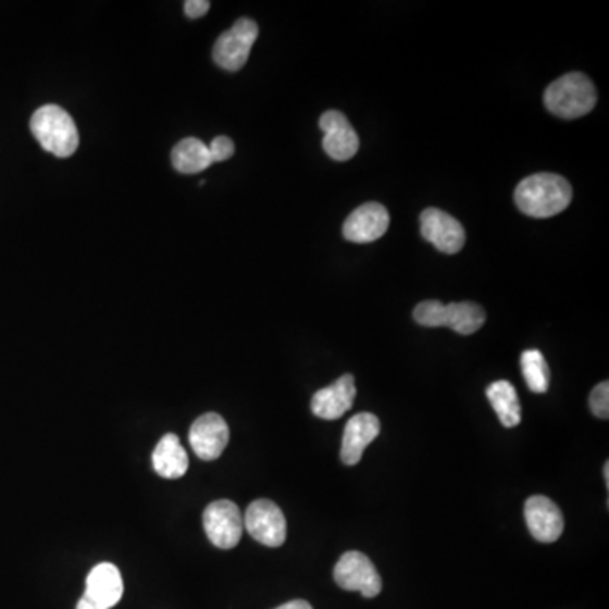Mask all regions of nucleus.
Segmentation results:
<instances>
[{
    "label": "nucleus",
    "instance_id": "obj_7",
    "mask_svg": "<svg viewBox=\"0 0 609 609\" xmlns=\"http://www.w3.org/2000/svg\"><path fill=\"white\" fill-rule=\"evenodd\" d=\"M207 537L221 550H231L243 537L244 518L236 502L219 499L203 511Z\"/></svg>",
    "mask_w": 609,
    "mask_h": 609
},
{
    "label": "nucleus",
    "instance_id": "obj_13",
    "mask_svg": "<svg viewBox=\"0 0 609 609\" xmlns=\"http://www.w3.org/2000/svg\"><path fill=\"white\" fill-rule=\"evenodd\" d=\"M389 227V213L377 202L364 203L344 222L343 234L350 243L368 244L385 236Z\"/></svg>",
    "mask_w": 609,
    "mask_h": 609
},
{
    "label": "nucleus",
    "instance_id": "obj_19",
    "mask_svg": "<svg viewBox=\"0 0 609 609\" xmlns=\"http://www.w3.org/2000/svg\"><path fill=\"white\" fill-rule=\"evenodd\" d=\"M172 163L176 172L185 173V175L203 172L213 164L209 146L194 137L183 139L173 148Z\"/></svg>",
    "mask_w": 609,
    "mask_h": 609
},
{
    "label": "nucleus",
    "instance_id": "obj_1",
    "mask_svg": "<svg viewBox=\"0 0 609 609\" xmlns=\"http://www.w3.org/2000/svg\"><path fill=\"white\" fill-rule=\"evenodd\" d=\"M514 202L530 217H554L571 206L572 187L556 173H537L518 183Z\"/></svg>",
    "mask_w": 609,
    "mask_h": 609
},
{
    "label": "nucleus",
    "instance_id": "obj_21",
    "mask_svg": "<svg viewBox=\"0 0 609 609\" xmlns=\"http://www.w3.org/2000/svg\"><path fill=\"white\" fill-rule=\"evenodd\" d=\"M591 410L598 419L608 420L609 417V383L602 381L591 393Z\"/></svg>",
    "mask_w": 609,
    "mask_h": 609
},
{
    "label": "nucleus",
    "instance_id": "obj_11",
    "mask_svg": "<svg viewBox=\"0 0 609 609\" xmlns=\"http://www.w3.org/2000/svg\"><path fill=\"white\" fill-rule=\"evenodd\" d=\"M191 449L202 461H215L228 444V426L217 413L198 417L190 428Z\"/></svg>",
    "mask_w": 609,
    "mask_h": 609
},
{
    "label": "nucleus",
    "instance_id": "obj_20",
    "mask_svg": "<svg viewBox=\"0 0 609 609\" xmlns=\"http://www.w3.org/2000/svg\"><path fill=\"white\" fill-rule=\"evenodd\" d=\"M520 365H522L523 377H525L530 391H547L548 385H550V370H548L547 361L540 350H525L520 358Z\"/></svg>",
    "mask_w": 609,
    "mask_h": 609
},
{
    "label": "nucleus",
    "instance_id": "obj_24",
    "mask_svg": "<svg viewBox=\"0 0 609 609\" xmlns=\"http://www.w3.org/2000/svg\"><path fill=\"white\" fill-rule=\"evenodd\" d=\"M274 609H313L310 602L303 601V599H295V601L285 602V605L278 606Z\"/></svg>",
    "mask_w": 609,
    "mask_h": 609
},
{
    "label": "nucleus",
    "instance_id": "obj_23",
    "mask_svg": "<svg viewBox=\"0 0 609 609\" xmlns=\"http://www.w3.org/2000/svg\"><path fill=\"white\" fill-rule=\"evenodd\" d=\"M209 0H188V2H185V14L190 20H200V17H203L209 12Z\"/></svg>",
    "mask_w": 609,
    "mask_h": 609
},
{
    "label": "nucleus",
    "instance_id": "obj_9",
    "mask_svg": "<svg viewBox=\"0 0 609 609\" xmlns=\"http://www.w3.org/2000/svg\"><path fill=\"white\" fill-rule=\"evenodd\" d=\"M420 231L423 239L434 244L446 254H456L465 244V231L461 222L440 209H425L420 215Z\"/></svg>",
    "mask_w": 609,
    "mask_h": 609
},
{
    "label": "nucleus",
    "instance_id": "obj_3",
    "mask_svg": "<svg viewBox=\"0 0 609 609\" xmlns=\"http://www.w3.org/2000/svg\"><path fill=\"white\" fill-rule=\"evenodd\" d=\"M598 102V94L589 76L572 72L560 76L545 90L544 103L547 111L557 117L579 119L589 114Z\"/></svg>",
    "mask_w": 609,
    "mask_h": 609
},
{
    "label": "nucleus",
    "instance_id": "obj_22",
    "mask_svg": "<svg viewBox=\"0 0 609 609\" xmlns=\"http://www.w3.org/2000/svg\"><path fill=\"white\" fill-rule=\"evenodd\" d=\"M209 151L212 163H221V161H227L228 158L233 157L236 146H234L233 139H228L227 136H219L210 142Z\"/></svg>",
    "mask_w": 609,
    "mask_h": 609
},
{
    "label": "nucleus",
    "instance_id": "obj_4",
    "mask_svg": "<svg viewBox=\"0 0 609 609\" xmlns=\"http://www.w3.org/2000/svg\"><path fill=\"white\" fill-rule=\"evenodd\" d=\"M413 319L423 327H449L461 335L480 331L486 322L483 307L472 301L444 304L437 300H426L417 304Z\"/></svg>",
    "mask_w": 609,
    "mask_h": 609
},
{
    "label": "nucleus",
    "instance_id": "obj_14",
    "mask_svg": "<svg viewBox=\"0 0 609 609\" xmlns=\"http://www.w3.org/2000/svg\"><path fill=\"white\" fill-rule=\"evenodd\" d=\"M381 432V423L376 415L362 411L347 422L344 428L340 459L346 465H356L361 462L362 453L376 440Z\"/></svg>",
    "mask_w": 609,
    "mask_h": 609
},
{
    "label": "nucleus",
    "instance_id": "obj_10",
    "mask_svg": "<svg viewBox=\"0 0 609 609\" xmlns=\"http://www.w3.org/2000/svg\"><path fill=\"white\" fill-rule=\"evenodd\" d=\"M324 130V151L335 161H349L359 151V136L349 119L339 111H327L320 117Z\"/></svg>",
    "mask_w": 609,
    "mask_h": 609
},
{
    "label": "nucleus",
    "instance_id": "obj_16",
    "mask_svg": "<svg viewBox=\"0 0 609 609\" xmlns=\"http://www.w3.org/2000/svg\"><path fill=\"white\" fill-rule=\"evenodd\" d=\"M124 594L122 575L114 563L102 562L91 569L85 587V598L99 609H111L121 601Z\"/></svg>",
    "mask_w": 609,
    "mask_h": 609
},
{
    "label": "nucleus",
    "instance_id": "obj_8",
    "mask_svg": "<svg viewBox=\"0 0 609 609\" xmlns=\"http://www.w3.org/2000/svg\"><path fill=\"white\" fill-rule=\"evenodd\" d=\"M244 529L266 547H282L286 540V518L270 499H256L244 514Z\"/></svg>",
    "mask_w": 609,
    "mask_h": 609
},
{
    "label": "nucleus",
    "instance_id": "obj_17",
    "mask_svg": "<svg viewBox=\"0 0 609 609\" xmlns=\"http://www.w3.org/2000/svg\"><path fill=\"white\" fill-rule=\"evenodd\" d=\"M152 468L164 480H179L188 469V456L175 434H166L152 452Z\"/></svg>",
    "mask_w": 609,
    "mask_h": 609
},
{
    "label": "nucleus",
    "instance_id": "obj_15",
    "mask_svg": "<svg viewBox=\"0 0 609 609\" xmlns=\"http://www.w3.org/2000/svg\"><path fill=\"white\" fill-rule=\"evenodd\" d=\"M356 380L352 374H344L327 388L319 389L312 398L313 415L322 420H337L346 415L355 405Z\"/></svg>",
    "mask_w": 609,
    "mask_h": 609
},
{
    "label": "nucleus",
    "instance_id": "obj_26",
    "mask_svg": "<svg viewBox=\"0 0 609 609\" xmlns=\"http://www.w3.org/2000/svg\"><path fill=\"white\" fill-rule=\"evenodd\" d=\"M605 480H606V486H609V464H608V462H606V464H605Z\"/></svg>",
    "mask_w": 609,
    "mask_h": 609
},
{
    "label": "nucleus",
    "instance_id": "obj_5",
    "mask_svg": "<svg viewBox=\"0 0 609 609\" xmlns=\"http://www.w3.org/2000/svg\"><path fill=\"white\" fill-rule=\"evenodd\" d=\"M258 35V24L248 17H240L213 45V61L227 72H237L246 65Z\"/></svg>",
    "mask_w": 609,
    "mask_h": 609
},
{
    "label": "nucleus",
    "instance_id": "obj_25",
    "mask_svg": "<svg viewBox=\"0 0 609 609\" xmlns=\"http://www.w3.org/2000/svg\"><path fill=\"white\" fill-rule=\"evenodd\" d=\"M76 609H99L97 608L96 605H94V602L90 601V599L85 598V596H82L80 601H78V605H76Z\"/></svg>",
    "mask_w": 609,
    "mask_h": 609
},
{
    "label": "nucleus",
    "instance_id": "obj_2",
    "mask_svg": "<svg viewBox=\"0 0 609 609\" xmlns=\"http://www.w3.org/2000/svg\"><path fill=\"white\" fill-rule=\"evenodd\" d=\"M30 133L45 151L58 158L72 157L80 142L72 115L54 103L39 107L33 114Z\"/></svg>",
    "mask_w": 609,
    "mask_h": 609
},
{
    "label": "nucleus",
    "instance_id": "obj_18",
    "mask_svg": "<svg viewBox=\"0 0 609 609\" xmlns=\"http://www.w3.org/2000/svg\"><path fill=\"white\" fill-rule=\"evenodd\" d=\"M486 396L502 426L513 428V426L520 425V422H522V405H520L517 389L511 383L496 381L493 385L487 386Z\"/></svg>",
    "mask_w": 609,
    "mask_h": 609
},
{
    "label": "nucleus",
    "instance_id": "obj_12",
    "mask_svg": "<svg viewBox=\"0 0 609 609\" xmlns=\"http://www.w3.org/2000/svg\"><path fill=\"white\" fill-rule=\"evenodd\" d=\"M525 520L532 537L542 544H552L562 537V511L547 496L535 495L526 499Z\"/></svg>",
    "mask_w": 609,
    "mask_h": 609
},
{
    "label": "nucleus",
    "instance_id": "obj_6",
    "mask_svg": "<svg viewBox=\"0 0 609 609\" xmlns=\"http://www.w3.org/2000/svg\"><path fill=\"white\" fill-rule=\"evenodd\" d=\"M334 579L337 586L344 591L361 593L364 598H376L383 589L380 572L370 557L356 550L340 557L334 569Z\"/></svg>",
    "mask_w": 609,
    "mask_h": 609
}]
</instances>
